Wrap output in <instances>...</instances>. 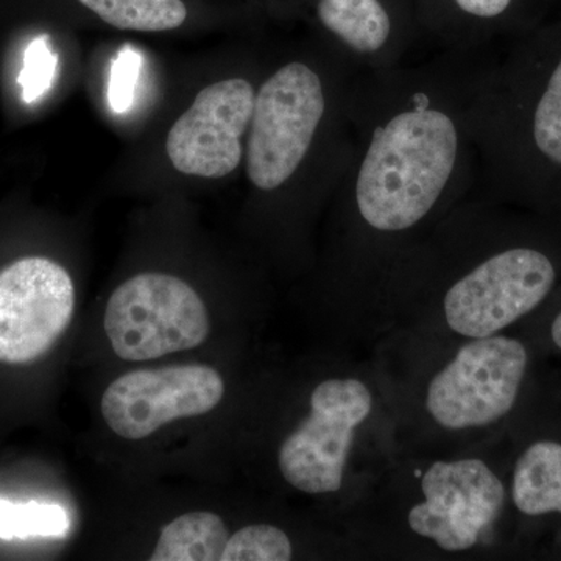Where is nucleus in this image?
I'll return each instance as SVG.
<instances>
[{
  "label": "nucleus",
  "mask_w": 561,
  "mask_h": 561,
  "mask_svg": "<svg viewBox=\"0 0 561 561\" xmlns=\"http://www.w3.org/2000/svg\"><path fill=\"white\" fill-rule=\"evenodd\" d=\"M57 55L51 50L47 36H39L28 44L24 54V66L18 77L25 103L39 101L50 90L57 72Z\"/></svg>",
  "instance_id": "18"
},
{
  "label": "nucleus",
  "mask_w": 561,
  "mask_h": 561,
  "mask_svg": "<svg viewBox=\"0 0 561 561\" xmlns=\"http://www.w3.org/2000/svg\"><path fill=\"white\" fill-rule=\"evenodd\" d=\"M230 531L220 516L194 512L180 516L161 531L151 561H216L224 557Z\"/></svg>",
  "instance_id": "12"
},
{
  "label": "nucleus",
  "mask_w": 561,
  "mask_h": 561,
  "mask_svg": "<svg viewBox=\"0 0 561 561\" xmlns=\"http://www.w3.org/2000/svg\"><path fill=\"white\" fill-rule=\"evenodd\" d=\"M76 290L69 273L46 257H24L0 272V362L38 359L69 327Z\"/></svg>",
  "instance_id": "7"
},
{
  "label": "nucleus",
  "mask_w": 561,
  "mask_h": 561,
  "mask_svg": "<svg viewBox=\"0 0 561 561\" xmlns=\"http://www.w3.org/2000/svg\"><path fill=\"white\" fill-rule=\"evenodd\" d=\"M225 393L224 379L206 365L138 370L121 376L103 393V419L125 440H142L171 421L205 415Z\"/></svg>",
  "instance_id": "8"
},
{
  "label": "nucleus",
  "mask_w": 561,
  "mask_h": 561,
  "mask_svg": "<svg viewBox=\"0 0 561 561\" xmlns=\"http://www.w3.org/2000/svg\"><path fill=\"white\" fill-rule=\"evenodd\" d=\"M527 360L526 348L515 339H474L432 379L427 411L446 430L489 426L515 405Z\"/></svg>",
  "instance_id": "4"
},
{
  "label": "nucleus",
  "mask_w": 561,
  "mask_h": 561,
  "mask_svg": "<svg viewBox=\"0 0 561 561\" xmlns=\"http://www.w3.org/2000/svg\"><path fill=\"white\" fill-rule=\"evenodd\" d=\"M321 24L351 49L373 54L390 36V18L379 0H320Z\"/></svg>",
  "instance_id": "13"
},
{
  "label": "nucleus",
  "mask_w": 561,
  "mask_h": 561,
  "mask_svg": "<svg viewBox=\"0 0 561 561\" xmlns=\"http://www.w3.org/2000/svg\"><path fill=\"white\" fill-rule=\"evenodd\" d=\"M513 502L527 516L561 513V443L537 442L513 471Z\"/></svg>",
  "instance_id": "11"
},
{
  "label": "nucleus",
  "mask_w": 561,
  "mask_h": 561,
  "mask_svg": "<svg viewBox=\"0 0 561 561\" xmlns=\"http://www.w3.org/2000/svg\"><path fill=\"white\" fill-rule=\"evenodd\" d=\"M105 332L121 359H157L205 342L209 317L190 284L164 273H140L111 295Z\"/></svg>",
  "instance_id": "2"
},
{
  "label": "nucleus",
  "mask_w": 561,
  "mask_h": 561,
  "mask_svg": "<svg viewBox=\"0 0 561 561\" xmlns=\"http://www.w3.org/2000/svg\"><path fill=\"white\" fill-rule=\"evenodd\" d=\"M291 542L283 530L268 524H254L236 531L225 548L221 561H287Z\"/></svg>",
  "instance_id": "16"
},
{
  "label": "nucleus",
  "mask_w": 561,
  "mask_h": 561,
  "mask_svg": "<svg viewBox=\"0 0 561 561\" xmlns=\"http://www.w3.org/2000/svg\"><path fill=\"white\" fill-rule=\"evenodd\" d=\"M511 2L512 0H456L461 10L478 18L500 16Z\"/></svg>",
  "instance_id": "20"
},
{
  "label": "nucleus",
  "mask_w": 561,
  "mask_h": 561,
  "mask_svg": "<svg viewBox=\"0 0 561 561\" xmlns=\"http://www.w3.org/2000/svg\"><path fill=\"white\" fill-rule=\"evenodd\" d=\"M69 530V513L57 502H13L0 497V540L62 538Z\"/></svg>",
  "instance_id": "15"
},
{
  "label": "nucleus",
  "mask_w": 561,
  "mask_h": 561,
  "mask_svg": "<svg viewBox=\"0 0 561 561\" xmlns=\"http://www.w3.org/2000/svg\"><path fill=\"white\" fill-rule=\"evenodd\" d=\"M324 114L320 77L290 62L262 84L251 116L247 173L257 190L283 186L305 160Z\"/></svg>",
  "instance_id": "3"
},
{
  "label": "nucleus",
  "mask_w": 561,
  "mask_h": 561,
  "mask_svg": "<svg viewBox=\"0 0 561 561\" xmlns=\"http://www.w3.org/2000/svg\"><path fill=\"white\" fill-rule=\"evenodd\" d=\"M552 341L561 350V312L557 316L556 321L552 324Z\"/></svg>",
  "instance_id": "21"
},
{
  "label": "nucleus",
  "mask_w": 561,
  "mask_h": 561,
  "mask_svg": "<svg viewBox=\"0 0 561 561\" xmlns=\"http://www.w3.org/2000/svg\"><path fill=\"white\" fill-rule=\"evenodd\" d=\"M373 408L370 390L357 379L321 382L311 397V413L279 449V470L302 493H335L354 431Z\"/></svg>",
  "instance_id": "6"
},
{
  "label": "nucleus",
  "mask_w": 561,
  "mask_h": 561,
  "mask_svg": "<svg viewBox=\"0 0 561 561\" xmlns=\"http://www.w3.org/2000/svg\"><path fill=\"white\" fill-rule=\"evenodd\" d=\"M421 489L426 500L409 512V526L448 552L472 548L504 507V485L478 459L437 461Z\"/></svg>",
  "instance_id": "9"
},
{
  "label": "nucleus",
  "mask_w": 561,
  "mask_h": 561,
  "mask_svg": "<svg viewBox=\"0 0 561 561\" xmlns=\"http://www.w3.org/2000/svg\"><path fill=\"white\" fill-rule=\"evenodd\" d=\"M254 101L256 92L243 79L205 88L169 131L165 150L173 168L202 179H224L236 171Z\"/></svg>",
  "instance_id": "10"
},
{
  "label": "nucleus",
  "mask_w": 561,
  "mask_h": 561,
  "mask_svg": "<svg viewBox=\"0 0 561 561\" xmlns=\"http://www.w3.org/2000/svg\"><path fill=\"white\" fill-rule=\"evenodd\" d=\"M534 138L538 150L561 165V60L535 110Z\"/></svg>",
  "instance_id": "17"
},
{
  "label": "nucleus",
  "mask_w": 561,
  "mask_h": 561,
  "mask_svg": "<svg viewBox=\"0 0 561 561\" xmlns=\"http://www.w3.org/2000/svg\"><path fill=\"white\" fill-rule=\"evenodd\" d=\"M140 66H142V58L139 51L131 47H124L114 58L108 84V101L114 113L124 114L131 108Z\"/></svg>",
  "instance_id": "19"
},
{
  "label": "nucleus",
  "mask_w": 561,
  "mask_h": 561,
  "mask_svg": "<svg viewBox=\"0 0 561 561\" xmlns=\"http://www.w3.org/2000/svg\"><path fill=\"white\" fill-rule=\"evenodd\" d=\"M553 283L556 268L541 251H502L448 290L446 321L465 337H490L540 306Z\"/></svg>",
  "instance_id": "5"
},
{
  "label": "nucleus",
  "mask_w": 561,
  "mask_h": 561,
  "mask_svg": "<svg viewBox=\"0 0 561 561\" xmlns=\"http://www.w3.org/2000/svg\"><path fill=\"white\" fill-rule=\"evenodd\" d=\"M106 24L121 31L165 32L187 18L181 0H79Z\"/></svg>",
  "instance_id": "14"
},
{
  "label": "nucleus",
  "mask_w": 561,
  "mask_h": 561,
  "mask_svg": "<svg viewBox=\"0 0 561 561\" xmlns=\"http://www.w3.org/2000/svg\"><path fill=\"white\" fill-rule=\"evenodd\" d=\"M459 135L440 110L402 111L373 135L356 183L360 216L379 231L412 228L451 179Z\"/></svg>",
  "instance_id": "1"
}]
</instances>
